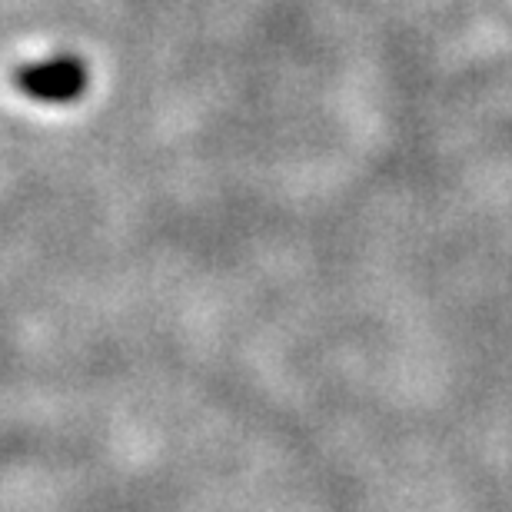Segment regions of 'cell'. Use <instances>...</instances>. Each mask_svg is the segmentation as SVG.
Segmentation results:
<instances>
[{"label":"cell","instance_id":"6da1fadb","mask_svg":"<svg viewBox=\"0 0 512 512\" xmlns=\"http://www.w3.org/2000/svg\"><path fill=\"white\" fill-rule=\"evenodd\" d=\"M14 87L37 104H74L87 90V67L77 57H50L14 70Z\"/></svg>","mask_w":512,"mask_h":512}]
</instances>
